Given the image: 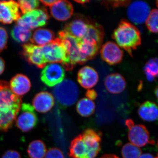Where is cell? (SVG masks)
Instances as JSON below:
<instances>
[{"label":"cell","mask_w":158,"mask_h":158,"mask_svg":"<svg viewBox=\"0 0 158 158\" xmlns=\"http://www.w3.org/2000/svg\"><path fill=\"white\" fill-rule=\"evenodd\" d=\"M21 105V98L11 91L9 83L0 81V130L6 131L11 127Z\"/></svg>","instance_id":"1"},{"label":"cell","mask_w":158,"mask_h":158,"mask_svg":"<svg viewBox=\"0 0 158 158\" xmlns=\"http://www.w3.org/2000/svg\"><path fill=\"white\" fill-rule=\"evenodd\" d=\"M113 38L121 48L131 53L141 44L140 31L132 24L123 21L114 31Z\"/></svg>","instance_id":"2"},{"label":"cell","mask_w":158,"mask_h":158,"mask_svg":"<svg viewBox=\"0 0 158 158\" xmlns=\"http://www.w3.org/2000/svg\"><path fill=\"white\" fill-rule=\"evenodd\" d=\"M42 49L47 63H61L64 68L68 70L73 68L71 65L67 52L59 38L43 46Z\"/></svg>","instance_id":"3"},{"label":"cell","mask_w":158,"mask_h":158,"mask_svg":"<svg viewBox=\"0 0 158 158\" xmlns=\"http://www.w3.org/2000/svg\"><path fill=\"white\" fill-rule=\"evenodd\" d=\"M53 93L60 104L69 106H72L77 101L79 89L75 82L71 79H66L55 86Z\"/></svg>","instance_id":"4"},{"label":"cell","mask_w":158,"mask_h":158,"mask_svg":"<svg viewBox=\"0 0 158 158\" xmlns=\"http://www.w3.org/2000/svg\"><path fill=\"white\" fill-rule=\"evenodd\" d=\"M58 38L65 48L73 67L76 64H82L87 61L80 52L79 43L81 40L72 36L64 30L59 32Z\"/></svg>","instance_id":"5"},{"label":"cell","mask_w":158,"mask_h":158,"mask_svg":"<svg viewBox=\"0 0 158 158\" xmlns=\"http://www.w3.org/2000/svg\"><path fill=\"white\" fill-rule=\"evenodd\" d=\"M49 18L48 13L45 9H36L20 17L17 21V25L28 30H34L46 25Z\"/></svg>","instance_id":"6"},{"label":"cell","mask_w":158,"mask_h":158,"mask_svg":"<svg viewBox=\"0 0 158 158\" xmlns=\"http://www.w3.org/2000/svg\"><path fill=\"white\" fill-rule=\"evenodd\" d=\"M17 116L15 119L16 126L25 132L33 129L38 122L34 107L29 103H23L21 105Z\"/></svg>","instance_id":"7"},{"label":"cell","mask_w":158,"mask_h":158,"mask_svg":"<svg viewBox=\"0 0 158 158\" xmlns=\"http://www.w3.org/2000/svg\"><path fill=\"white\" fill-rule=\"evenodd\" d=\"M65 68L62 64L49 63L43 69L40 75L41 81L48 87H54L64 80Z\"/></svg>","instance_id":"8"},{"label":"cell","mask_w":158,"mask_h":158,"mask_svg":"<svg viewBox=\"0 0 158 158\" xmlns=\"http://www.w3.org/2000/svg\"><path fill=\"white\" fill-rule=\"evenodd\" d=\"M126 125L129 129L128 138L131 144L140 148L145 146L148 143H152L149 132L144 125L135 124L131 119L126 121Z\"/></svg>","instance_id":"9"},{"label":"cell","mask_w":158,"mask_h":158,"mask_svg":"<svg viewBox=\"0 0 158 158\" xmlns=\"http://www.w3.org/2000/svg\"><path fill=\"white\" fill-rule=\"evenodd\" d=\"M150 11L147 3L141 1H134L128 6L127 17L133 23L141 24L146 22Z\"/></svg>","instance_id":"10"},{"label":"cell","mask_w":158,"mask_h":158,"mask_svg":"<svg viewBox=\"0 0 158 158\" xmlns=\"http://www.w3.org/2000/svg\"><path fill=\"white\" fill-rule=\"evenodd\" d=\"M23 55L28 62L38 68H43L47 65L42 46L26 44L23 45Z\"/></svg>","instance_id":"11"},{"label":"cell","mask_w":158,"mask_h":158,"mask_svg":"<svg viewBox=\"0 0 158 158\" xmlns=\"http://www.w3.org/2000/svg\"><path fill=\"white\" fill-rule=\"evenodd\" d=\"M17 2L13 1H0V23L9 24L17 21L21 16Z\"/></svg>","instance_id":"12"},{"label":"cell","mask_w":158,"mask_h":158,"mask_svg":"<svg viewBox=\"0 0 158 158\" xmlns=\"http://www.w3.org/2000/svg\"><path fill=\"white\" fill-rule=\"evenodd\" d=\"M102 59L110 65H116L121 62L123 52L115 43L109 41L102 46L100 51Z\"/></svg>","instance_id":"13"},{"label":"cell","mask_w":158,"mask_h":158,"mask_svg":"<svg viewBox=\"0 0 158 158\" xmlns=\"http://www.w3.org/2000/svg\"><path fill=\"white\" fill-rule=\"evenodd\" d=\"M52 16L59 21L68 20L72 16L73 6L66 1H56L50 8Z\"/></svg>","instance_id":"14"},{"label":"cell","mask_w":158,"mask_h":158,"mask_svg":"<svg viewBox=\"0 0 158 158\" xmlns=\"http://www.w3.org/2000/svg\"><path fill=\"white\" fill-rule=\"evenodd\" d=\"M78 82L85 89H91L98 83L99 76L96 70L89 66H85L79 71Z\"/></svg>","instance_id":"15"},{"label":"cell","mask_w":158,"mask_h":158,"mask_svg":"<svg viewBox=\"0 0 158 158\" xmlns=\"http://www.w3.org/2000/svg\"><path fill=\"white\" fill-rule=\"evenodd\" d=\"M81 135L85 144L88 146L90 158H96L101 149V136L91 129L85 130Z\"/></svg>","instance_id":"16"},{"label":"cell","mask_w":158,"mask_h":158,"mask_svg":"<svg viewBox=\"0 0 158 158\" xmlns=\"http://www.w3.org/2000/svg\"><path fill=\"white\" fill-rule=\"evenodd\" d=\"M33 106L37 112L46 113L52 110L55 104L52 94L47 91H41L37 94L33 100Z\"/></svg>","instance_id":"17"},{"label":"cell","mask_w":158,"mask_h":158,"mask_svg":"<svg viewBox=\"0 0 158 158\" xmlns=\"http://www.w3.org/2000/svg\"><path fill=\"white\" fill-rule=\"evenodd\" d=\"M9 86L15 94L21 97L30 90L31 83L26 76L22 74H17L11 79Z\"/></svg>","instance_id":"18"},{"label":"cell","mask_w":158,"mask_h":158,"mask_svg":"<svg viewBox=\"0 0 158 158\" xmlns=\"http://www.w3.org/2000/svg\"><path fill=\"white\" fill-rule=\"evenodd\" d=\"M105 85L106 90L113 94H119L124 91L126 87L125 80L121 75L113 73L106 77Z\"/></svg>","instance_id":"19"},{"label":"cell","mask_w":158,"mask_h":158,"mask_svg":"<svg viewBox=\"0 0 158 158\" xmlns=\"http://www.w3.org/2000/svg\"><path fill=\"white\" fill-rule=\"evenodd\" d=\"M69 156L71 158H90L88 146L81 135L77 136L71 142Z\"/></svg>","instance_id":"20"},{"label":"cell","mask_w":158,"mask_h":158,"mask_svg":"<svg viewBox=\"0 0 158 158\" xmlns=\"http://www.w3.org/2000/svg\"><path fill=\"white\" fill-rule=\"evenodd\" d=\"M88 27L89 24L84 20L77 18L67 24L64 31L79 40H81L86 35Z\"/></svg>","instance_id":"21"},{"label":"cell","mask_w":158,"mask_h":158,"mask_svg":"<svg viewBox=\"0 0 158 158\" xmlns=\"http://www.w3.org/2000/svg\"><path fill=\"white\" fill-rule=\"evenodd\" d=\"M138 114L144 121H156L158 120V106L149 101L144 102L138 108Z\"/></svg>","instance_id":"22"},{"label":"cell","mask_w":158,"mask_h":158,"mask_svg":"<svg viewBox=\"0 0 158 158\" xmlns=\"http://www.w3.org/2000/svg\"><path fill=\"white\" fill-rule=\"evenodd\" d=\"M55 34L53 31L46 28L37 29L32 35L31 41L32 44L43 46L53 41Z\"/></svg>","instance_id":"23"},{"label":"cell","mask_w":158,"mask_h":158,"mask_svg":"<svg viewBox=\"0 0 158 158\" xmlns=\"http://www.w3.org/2000/svg\"><path fill=\"white\" fill-rule=\"evenodd\" d=\"M103 37V31L100 26L98 25L90 24L89 25L86 35L82 40L99 46L102 41Z\"/></svg>","instance_id":"24"},{"label":"cell","mask_w":158,"mask_h":158,"mask_svg":"<svg viewBox=\"0 0 158 158\" xmlns=\"http://www.w3.org/2000/svg\"><path fill=\"white\" fill-rule=\"evenodd\" d=\"M77 113L83 117H89L94 113L95 105L93 101L87 98L81 99L77 103Z\"/></svg>","instance_id":"25"},{"label":"cell","mask_w":158,"mask_h":158,"mask_svg":"<svg viewBox=\"0 0 158 158\" xmlns=\"http://www.w3.org/2000/svg\"><path fill=\"white\" fill-rule=\"evenodd\" d=\"M27 152L30 158H44L47 152L46 147L41 140H34L29 144Z\"/></svg>","instance_id":"26"},{"label":"cell","mask_w":158,"mask_h":158,"mask_svg":"<svg viewBox=\"0 0 158 158\" xmlns=\"http://www.w3.org/2000/svg\"><path fill=\"white\" fill-rule=\"evenodd\" d=\"M99 46L93 43L81 40L79 43V49L81 54L86 60L92 59L96 56Z\"/></svg>","instance_id":"27"},{"label":"cell","mask_w":158,"mask_h":158,"mask_svg":"<svg viewBox=\"0 0 158 158\" xmlns=\"http://www.w3.org/2000/svg\"><path fill=\"white\" fill-rule=\"evenodd\" d=\"M11 36L16 42L25 43L31 40L32 33L31 30L16 25L11 30Z\"/></svg>","instance_id":"28"},{"label":"cell","mask_w":158,"mask_h":158,"mask_svg":"<svg viewBox=\"0 0 158 158\" xmlns=\"http://www.w3.org/2000/svg\"><path fill=\"white\" fill-rule=\"evenodd\" d=\"M144 73L149 81H153L158 77V59L152 58L145 64L144 66Z\"/></svg>","instance_id":"29"},{"label":"cell","mask_w":158,"mask_h":158,"mask_svg":"<svg viewBox=\"0 0 158 158\" xmlns=\"http://www.w3.org/2000/svg\"><path fill=\"white\" fill-rule=\"evenodd\" d=\"M141 153V148L131 143L124 144L121 149L123 158H139Z\"/></svg>","instance_id":"30"},{"label":"cell","mask_w":158,"mask_h":158,"mask_svg":"<svg viewBox=\"0 0 158 158\" xmlns=\"http://www.w3.org/2000/svg\"><path fill=\"white\" fill-rule=\"evenodd\" d=\"M145 23L147 28L150 32L158 33V9H153L150 11Z\"/></svg>","instance_id":"31"},{"label":"cell","mask_w":158,"mask_h":158,"mask_svg":"<svg viewBox=\"0 0 158 158\" xmlns=\"http://www.w3.org/2000/svg\"><path fill=\"white\" fill-rule=\"evenodd\" d=\"M19 9L23 14L36 9L40 5L39 1L37 0H21L17 2Z\"/></svg>","instance_id":"32"},{"label":"cell","mask_w":158,"mask_h":158,"mask_svg":"<svg viewBox=\"0 0 158 158\" xmlns=\"http://www.w3.org/2000/svg\"><path fill=\"white\" fill-rule=\"evenodd\" d=\"M8 35L6 29L0 27V53L7 48Z\"/></svg>","instance_id":"33"},{"label":"cell","mask_w":158,"mask_h":158,"mask_svg":"<svg viewBox=\"0 0 158 158\" xmlns=\"http://www.w3.org/2000/svg\"><path fill=\"white\" fill-rule=\"evenodd\" d=\"M44 158H65L62 151L57 148H50L47 152Z\"/></svg>","instance_id":"34"},{"label":"cell","mask_w":158,"mask_h":158,"mask_svg":"<svg viewBox=\"0 0 158 158\" xmlns=\"http://www.w3.org/2000/svg\"><path fill=\"white\" fill-rule=\"evenodd\" d=\"M2 158H21L20 154L16 151L8 150L4 153Z\"/></svg>","instance_id":"35"},{"label":"cell","mask_w":158,"mask_h":158,"mask_svg":"<svg viewBox=\"0 0 158 158\" xmlns=\"http://www.w3.org/2000/svg\"><path fill=\"white\" fill-rule=\"evenodd\" d=\"M86 96L87 98L93 101L94 100L96 99L97 96V94L95 90H92V89H89L86 93Z\"/></svg>","instance_id":"36"},{"label":"cell","mask_w":158,"mask_h":158,"mask_svg":"<svg viewBox=\"0 0 158 158\" xmlns=\"http://www.w3.org/2000/svg\"><path fill=\"white\" fill-rule=\"evenodd\" d=\"M56 1H54V0H49V1H40V2L42 3L43 5L46 6H52L56 2Z\"/></svg>","instance_id":"37"},{"label":"cell","mask_w":158,"mask_h":158,"mask_svg":"<svg viewBox=\"0 0 158 158\" xmlns=\"http://www.w3.org/2000/svg\"><path fill=\"white\" fill-rule=\"evenodd\" d=\"M5 68V62L4 60L0 57V75L4 72Z\"/></svg>","instance_id":"38"},{"label":"cell","mask_w":158,"mask_h":158,"mask_svg":"<svg viewBox=\"0 0 158 158\" xmlns=\"http://www.w3.org/2000/svg\"><path fill=\"white\" fill-rule=\"evenodd\" d=\"M139 158H156L152 155L149 153H144L141 154Z\"/></svg>","instance_id":"39"},{"label":"cell","mask_w":158,"mask_h":158,"mask_svg":"<svg viewBox=\"0 0 158 158\" xmlns=\"http://www.w3.org/2000/svg\"><path fill=\"white\" fill-rule=\"evenodd\" d=\"M100 158H119L116 155L113 154H106Z\"/></svg>","instance_id":"40"},{"label":"cell","mask_w":158,"mask_h":158,"mask_svg":"<svg viewBox=\"0 0 158 158\" xmlns=\"http://www.w3.org/2000/svg\"><path fill=\"white\" fill-rule=\"evenodd\" d=\"M155 93L156 97L158 100V86L156 88L155 90Z\"/></svg>","instance_id":"41"},{"label":"cell","mask_w":158,"mask_h":158,"mask_svg":"<svg viewBox=\"0 0 158 158\" xmlns=\"http://www.w3.org/2000/svg\"><path fill=\"white\" fill-rule=\"evenodd\" d=\"M156 4L157 6V7H158V1L156 2Z\"/></svg>","instance_id":"42"},{"label":"cell","mask_w":158,"mask_h":158,"mask_svg":"<svg viewBox=\"0 0 158 158\" xmlns=\"http://www.w3.org/2000/svg\"><path fill=\"white\" fill-rule=\"evenodd\" d=\"M156 158H158V154L157 156L156 157Z\"/></svg>","instance_id":"43"},{"label":"cell","mask_w":158,"mask_h":158,"mask_svg":"<svg viewBox=\"0 0 158 158\" xmlns=\"http://www.w3.org/2000/svg\"><path fill=\"white\" fill-rule=\"evenodd\" d=\"M157 145H158V144H157Z\"/></svg>","instance_id":"44"}]
</instances>
